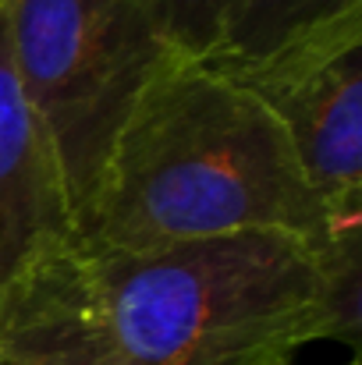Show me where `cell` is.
<instances>
[{
	"mask_svg": "<svg viewBox=\"0 0 362 365\" xmlns=\"http://www.w3.org/2000/svg\"><path fill=\"white\" fill-rule=\"evenodd\" d=\"M288 235L323 266L359 255L309 188L277 118L213 64L174 53L142 89L79 213L82 252Z\"/></svg>",
	"mask_w": 362,
	"mask_h": 365,
	"instance_id": "1",
	"label": "cell"
},
{
	"mask_svg": "<svg viewBox=\"0 0 362 365\" xmlns=\"http://www.w3.org/2000/svg\"><path fill=\"white\" fill-rule=\"evenodd\" d=\"M104 365H291L341 341L323 255L288 235L82 252Z\"/></svg>",
	"mask_w": 362,
	"mask_h": 365,
	"instance_id": "2",
	"label": "cell"
},
{
	"mask_svg": "<svg viewBox=\"0 0 362 365\" xmlns=\"http://www.w3.org/2000/svg\"><path fill=\"white\" fill-rule=\"evenodd\" d=\"M0 21L14 82L57 156L79 220L121 124L181 50L135 0H7Z\"/></svg>",
	"mask_w": 362,
	"mask_h": 365,
	"instance_id": "3",
	"label": "cell"
},
{
	"mask_svg": "<svg viewBox=\"0 0 362 365\" xmlns=\"http://www.w3.org/2000/svg\"><path fill=\"white\" fill-rule=\"evenodd\" d=\"M217 71L277 118L338 235H362V11Z\"/></svg>",
	"mask_w": 362,
	"mask_h": 365,
	"instance_id": "4",
	"label": "cell"
},
{
	"mask_svg": "<svg viewBox=\"0 0 362 365\" xmlns=\"http://www.w3.org/2000/svg\"><path fill=\"white\" fill-rule=\"evenodd\" d=\"M75 245L79 220L64 174L21 100L0 21V319L36 273Z\"/></svg>",
	"mask_w": 362,
	"mask_h": 365,
	"instance_id": "5",
	"label": "cell"
},
{
	"mask_svg": "<svg viewBox=\"0 0 362 365\" xmlns=\"http://www.w3.org/2000/svg\"><path fill=\"white\" fill-rule=\"evenodd\" d=\"M0 365H104L82 248L50 259L0 319Z\"/></svg>",
	"mask_w": 362,
	"mask_h": 365,
	"instance_id": "6",
	"label": "cell"
},
{
	"mask_svg": "<svg viewBox=\"0 0 362 365\" xmlns=\"http://www.w3.org/2000/svg\"><path fill=\"white\" fill-rule=\"evenodd\" d=\"M352 11H362V0H224L213 46L199 61L235 68Z\"/></svg>",
	"mask_w": 362,
	"mask_h": 365,
	"instance_id": "7",
	"label": "cell"
},
{
	"mask_svg": "<svg viewBox=\"0 0 362 365\" xmlns=\"http://www.w3.org/2000/svg\"><path fill=\"white\" fill-rule=\"evenodd\" d=\"M153 25L164 32V39L188 53V57H206L221 25L224 0H135Z\"/></svg>",
	"mask_w": 362,
	"mask_h": 365,
	"instance_id": "8",
	"label": "cell"
},
{
	"mask_svg": "<svg viewBox=\"0 0 362 365\" xmlns=\"http://www.w3.org/2000/svg\"><path fill=\"white\" fill-rule=\"evenodd\" d=\"M291 365H295V362H291ZM348 365H359V362H356V359H352V362H348Z\"/></svg>",
	"mask_w": 362,
	"mask_h": 365,
	"instance_id": "9",
	"label": "cell"
},
{
	"mask_svg": "<svg viewBox=\"0 0 362 365\" xmlns=\"http://www.w3.org/2000/svg\"><path fill=\"white\" fill-rule=\"evenodd\" d=\"M0 11H4V0H0Z\"/></svg>",
	"mask_w": 362,
	"mask_h": 365,
	"instance_id": "10",
	"label": "cell"
}]
</instances>
